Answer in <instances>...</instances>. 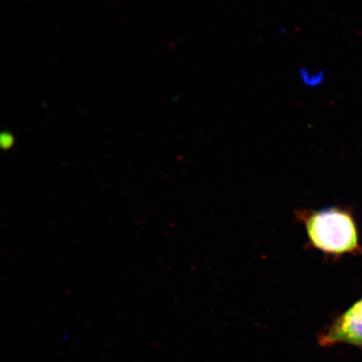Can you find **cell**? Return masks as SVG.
<instances>
[{
	"label": "cell",
	"mask_w": 362,
	"mask_h": 362,
	"mask_svg": "<svg viewBox=\"0 0 362 362\" xmlns=\"http://www.w3.org/2000/svg\"><path fill=\"white\" fill-rule=\"evenodd\" d=\"M294 216L305 229L308 248L334 259L362 252L358 229L349 208L332 206L319 210L302 209L297 210Z\"/></svg>",
	"instance_id": "obj_1"
},
{
	"label": "cell",
	"mask_w": 362,
	"mask_h": 362,
	"mask_svg": "<svg viewBox=\"0 0 362 362\" xmlns=\"http://www.w3.org/2000/svg\"><path fill=\"white\" fill-rule=\"evenodd\" d=\"M317 341L321 347L345 344L362 351V298L321 330Z\"/></svg>",
	"instance_id": "obj_2"
}]
</instances>
